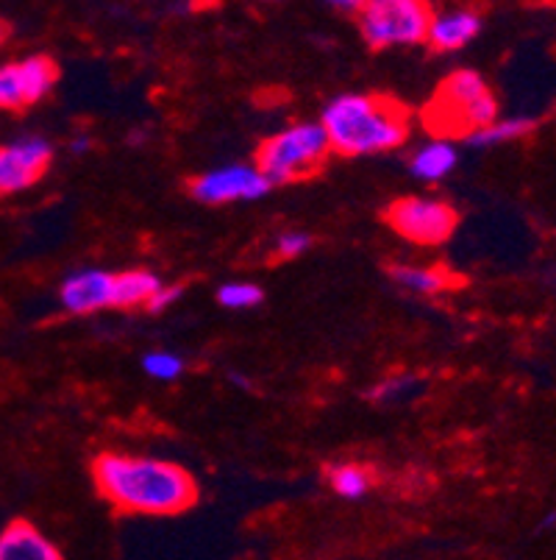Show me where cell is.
<instances>
[{
  "label": "cell",
  "mask_w": 556,
  "mask_h": 560,
  "mask_svg": "<svg viewBox=\"0 0 556 560\" xmlns=\"http://www.w3.org/2000/svg\"><path fill=\"white\" fill-rule=\"evenodd\" d=\"M453 165H457V149H453L451 142L440 140L423 145L410 160L412 176H417L423 182L442 179V176H448L453 171Z\"/></svg>",
  "instance_id": "2e32d148"
},
{
  "label": "cell",
  "mask_w": 556,
  "mask_h": 560,
  "mask_svg": "<svg viewBox=\"0 0 556 560\" xmlns=\"http://www.w3.org/2000/svg\"><path fill=\"white\" fill-rule=\"evenodd\" d=\"M312 234L306 232H284L279 241H275V248H273V262H279V259H295L300 257V254H306L309 248H312Z\"/></svg>",
  "instance_id": "44dd1931"
},
{
  "label": "cell",
  "mask_w": 556,
  "mask_h": 560,
  "mask_svg": "<svg viewBox=\"0 0 556 560\" xmlns=\"http://www.w3.org/2000/svg\"><path fill=\"white\" fill-rule=\"evenodd\" d=\"M270 190L268 179L253 165H226L217 171L201 173L187 182V192L198 203L221 207L232 201H253Z\"/></svg>",
  "instance_id": "ba28073f"
},
{
  "label": "cell",
  "mask_w": 556,
  "mask_h": 560,
  "mask_svg": "<svg viewBox=\"0 0 556 560\" xmlns=\"http://www.w3.org/2000/svg\"><path fill=\"white\" fill-rule=\"evenodd\" d=\"M431 18L435 7L426 0H362L354 20L367 48L385 50L426 43Z\"/></svg>",
  "instance_id": "5b68a950"
},
{
  "label": "cell",
  "mask_w": 556,
  "mask_h": 560,
  "mask_svg": "<svg viewBox=\"0 0 556 560\" xmlns=\"http://www.w3.org/2000/svg\"><path fill=\"white\" fill-rule=\"evenodd\" d=\"M496 95L476 70H457L446 75L421 109L423 129L440 142L468 140L496 124Z\"/></svg>",
  "instance_id": "3957f363"
},
{
  "label": "cell",
  "mask_w": 556,
  "mask_h": 560,
  "mask_svg": "<svg viewBox=\"0 0 556 560\" xmlns=\"http://www.w3.org/2000/svg\"><path fill=\"white\" fill-rule=\"evenodd\" d=\"M59 81V65L50 56H28L23 62L0 68V109L25 112L43 98Z\"/></svg>",
  "instance_id": "52a82bcc"
},
{
  "label": "cell",
  "mask_w": 556,
  "mask_h": 560,
  "mask_svg": "<svg viewBox=\"0 0 556 560\" xmlns=\"http://www.w3.org/2000/svg\"><path fill=\"white\" fill-rule=\"evenodd\" d=\"M482 32V14L473 9H453L431 18L426 34V48L431 54H451V50L465 48L476 34Z\"/></svg>",
  "instance_id": "7c38bea8"
},
{
  "label": "cell",
  "mask_w": 556,
  "mask_h": 560,
  "mask_svg": "<svg viewBox=\"0 0 556 560\" xmlns=\"http://www.w3.org/2000/svg\"><path fill=\"white\" fill-rule=\"evenodd\" d=\"M423 385V380L417 374H390L385 380H379L374 388L367 390V399L370 401H398V399H406V396L415 394L417 388Z\"/></svg>",
  "instance_id": "ac0fdd59"
},
{
  "label": "cell",
  "mask_w": 556,
  "mask_h": 560,
  "mask_svg": "<svg viewBox=\"0 0 556 560\" xmlns=\"http://www.w3.org/2000/svg\"><path fill=\"white\" fill-rule=\"evenodd\" d=\"M331 154L365 156L401 149L410 137L412 112L395 95H340L323 112Z\"/></svg>",
  "instance_id": "7a4b0ae2"
},
{
  "label": "cell",
  "mask_w": 556,
  "mask_h": 560,
  "mask_svg": "<svg viewBox=\"0 0 556 560\" xmlns=\"http://www.w3.org/2000/svg\"><path fill=\"white\" fill-rule=\"evenodd\" d=\"M92 482L115 511L129 516H178L201 499L196 477L159 457L104 452L92 460Z\"/></svg>",
  "instance_id": "6da1fadb"
},
{
  "label": "cell",
  "mask_w": 556,
  "mask_h": 560,
  "mask_svg": "<svg viewBox=\"0 0 556 560\" xmlns=\"http://www.w3.org/2000/svg\"><path fill=\"white\" fill-rule=\"evenodd\" d=\"M387 226L415 246H440L451 241L459 226V212L448 201L423 196L395 198L381 212Z\"/></svg>",
  "instance_id": "8992f818"
},
{
  "label": "cell",
  "mask_w": 556,
  "mask_h": 560,
  "mask_svg": "<svg viewBox=\"0 0 556 560\" xmlns=\"http://www.w3.org/2000/svg\"><path fill=\"white\" fill-rule=\"evenodd\" d=\"M142 369L151 380L170 382L184 374V360L178 358L176 351H151V354L142 358Z\"/></svg>",
  "instance_id": "ffe728a7"
},
{
  "label": "cell",
  "mask_w": 556,
  "mask_h": 560,
  "mask_svg": "<svg viewBox=\"0 0 556 560\" xmlns=\"http://www.w3.org/2000/svg\"><path fill=\"white\" fill-rule=\"evenodd\" d=\"M50 162L54 145L43 137H25L12 145H0V198L37 185L48 173Z\"/></svg>",
  "instance_id": "9c48e42d"
},
{
  "label": "cell",
  "mask_w": 556,
  "mask_h": 560,
  "mask_svg": "<svg viewBox=\"0 0 556 560\" xmlns=\"http://www.w3.org/2000/svg\"><path fill=\"white\" fill-rule=\"evenodd\" d=\"M534 129H537V120H532V117H507V120H496V124L487 126V129L468 137V142L476 145V149H489V145H501V142L520 140V137L532 135Z\"/></svg>",
  "instance_id": "e0dca14e"
},
{
  "label": "cell",
  "mask_w": 556,
  "mask_h": 560,
  "mask_svg": "<svg viewBox=\"0 0 556 560\" xmlns=\"http://www.w3.org/2000/svg\"><path fill=\"white\" fill-rule=\"evenodd\" d=\"M331 9H336V12L356 18V12L362 9V0H334V3H331Z\"/></svg>",
  "instance_id": "603a6c76"
},
{
  "label": "cell",
  "mask_w": 556,
  "mask_h": 560,
  "mask_svg": "<svg viewBox=\"0 0 556 560\" xmlns=\"http://www.w3.org/2000/svg\"><path fill=\"white\" fill-rule=\"evenodd\" d=\"M331 145L320 124H295L257 145L253 167L270 187L309 182L329 165Z\"/></svg>",
  "instance_id": "277c9868"
},
{
  "label": "cell",
  "mask_w": 556,
  "mask_h": 560,
  "mask_svg": "<svg viewBox=\"0 0 556 560\" xmlns=\"http://www.w3.org/2000/svg\"><path fill=\"white\" fill-rule=\"evenodd\" d=\"M331 491L343 499H362L376 488V468L367 463H336L326 468Z\"/></svg>",
  "instance_id": "9a60e30c"
},
{
  "label": "cell",
  "mask_w": 556,
  "mask_h": 560,
  "mask_svg": "<svg viewBox=\"0 0 556 560\" xmlns=\"http://www.w3.org/2000/svg\"><path fill=\"white\" fill-rule=\"evenodd\" d=\"M262 288L251 282H226L217 288V302L228 310H251L262 304Z\"/></svg>",
  "instance_id": "d6986e66"
},
{
  "label": "cell",
  "mask_w": 556,
  "mask_h": 560,
  "mask_svg": "<svg viewBox=\"0 0 556 560\" xmlns=\"http://www.w3.org/2000/svg\"><path fill=\"white\" fill-rule=\"evenodd\" d=\"M181 296H184V284L181 282L162 284V290L151 299V302H147L145 310H147V313H153V315L165 313V310L173 307V304H176Z\"/></svg>",
  "instance_id": "7402d4cb"
},
{
  "label": "cell",
  "mask_w": 556,
  "mask_h": 560,
  "mask_svg": "<svg viewBox=\"0 0 556 560\" xmlns=\"http://www.w3.org/2000/svg\"><path fill=\"white\" fill-rule=\"evenodd\" d=\"M162 279L151 271H122L115 273V307L111 310H137L147 307L156 293L162 290Z\"/></svg>",
  "instance_id": "5bb4252c"
},
{
  "label": "cell",
  "mask_w": 556,
  "mask_h": 560,
  "mask_svg": "<svg viewBox=\"0 0 556 560\" xmlns=\"http://www.w3.org/2000/svg\"><path fill=\"white\" fill-rule=\"evenodd\" d=\"M0 560H64V555L37 524L14 518L0 533Z\"/></svg>",
  "instance_id": "8fae6325"
},
{
  "label": "cell",
  "mask_w": 556,
  "mask_h": 560,
  "mask_svg": "<svg viewBox=\"0 0 556 560\" xmlns=\"http://www.w3.org/2000/svg\"><path fill=\"white\" fill-rule=\"evenodd\" d=\"M70 149H73V154H86V151L92 149V137H86V135L75 137V140L70 142Z\"/></svg>",
  "instance_id": "cb8c5ba5"
},
{
  "label": "cell",
  "mask_w": 556,
  "mask_h": 560,
  "mask_svg": "<svg viewBox=\"0 0 556 560\" xmlns=\"http://www.w3.org/2000/svg\"><path fill=\"white\" fill-rule=\"evenodd\" d=\"M59 299L61 307L73 315H90L115 307V273L98 271V268L73 273L61 284Z\"/></svg>",
  "instance_id": "30bf717a"
},
{
  "label": "cell",
  "mask_w": 556,
  "mask_h": 560,
  "mask_svg": "<svg viewBox=\"0 0 556 560\" xmlns=\"http://www.w3.org/2000/svg\"><path fill=\"white\" fill-rule=\"evenodd\" d=\"M12 34V25L7 23V20H0V45L7 43V37Z\"/></svg>",
  "instance_id": "d4e9b609"
},
{
  "label": "cell",
  "mask_w": 556,
  "mask_h": 560,
  "mask_svg": "<svg viewBox=\"0 0 556 560\" xmlns=\"http://www.w3.org/2000/svg\"><path fill=\"white\" fill-rule=\"evenodd\" d=\"M387 277L398 284V288L410 290L415 296H440L446 290H457L465 284V279L453 273L446 265H435V268H415V265H387Z\"/></svg>",
  "instance_id": "4fadbf2b"
}]
</instances>
